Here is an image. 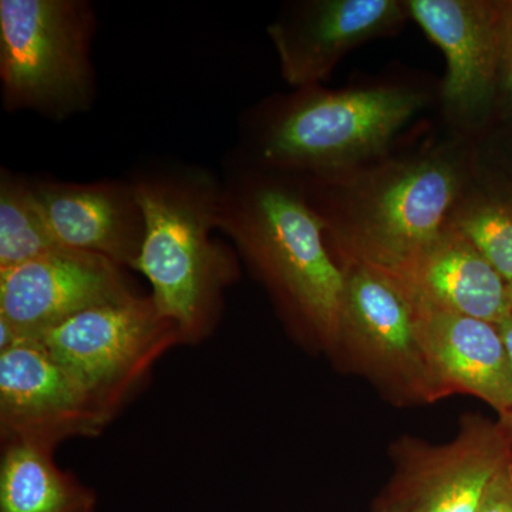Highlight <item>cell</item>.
<instances>
[{
  "mask_svg": "<svg viewBox=\"0 0 512 512\" xmlns=\"http://www.w3.org/2000/svg\"><path fill=\"white\" fill-rule=\"evenodd\" d=\"M477 512H512V457L491 478Z\"/></svg>",
  "mask_w": 512,
  "mask_h": 512,
  "instance_id": "19",
  "label": "cell"
},
{
  "mask_svg": "<svg viewBox=\"0 0 512 512\" xmlns=\"http://www.w3.org/2000/svg\"><path fill=\"white\" fill-rule=\"evenodd\" d=\"M501 79L505 89L512 93V2L505 3V39Z\"/></svg>",
  "mask_w": 512,
  "mask_h": 512,
  "instance_id": "20",
  "label": "cell"
},
{
  "mask_svg": "<svg viewBox=\"0 0 512 512\" xmlns=\"http://www.w3.org/2000/svg\"><path fill=\"white\" fill-rule=\"evenodd\" d=\"M96 10L87 0H0V92L8 113L64 121L92 109Z\"/></svg>",
  "mask_w": 512,
  "mask_h": 512,
  "instance_id": "5",
  "label": "cell"
},
{
  "mask_svg": "<svg viewBox=\"0 0 512 512\" xmlns=\"http://www.w3.org/2000/svg\"><path fill=\"white\" fill-rule=\"evenodd\" d=\"M373 512H407L399 501L394 500L389 494H384L383 498L377 501L375 511Z\"/></svg>",
  "mask_w": 512,
  "mask_h": 512,
  "instance_id": "22",
  "label": "cell"
},
{
  "mask_svg": "<svg viewBox=\"0 0 512 512\" xmlns=\"http://www.w3.org/2000/svg\"><path fill=\"white\" fill-rule=\"evenodd\" d=\"M37 339L111 421L143 389L158 360L181 345L150 293L79 313Z\"/></svg>",
  "mask_w": 512,
  "mask_h": 512,
  "instance_id": "6",
  "label": "cell"
},
{
  "mask_svg": "<svg viewBox=\"0 0 512 512\" xmlns=\"http://www.w3.org/2000/svg\"><path fill=\"white\" fill-rule=\"evenodd\" d=\"M57 248L62 247L50 231L32 178L0 168V271Z\"/></svg>",
  "mask_w": 512,
  "mask_h": 512,
  "instance_id": "17",
  "label": "cell"
},
{
  "mask_svg": "<svg viewBox=\"0 0 512 512\" xmlns=\"http://www.w3.org/2000/svg\"><path fill=\"white\" fill-rule=\"evenodd\" d=\"M298 180L338 264L396 278L446 231L471 177L466 151L444 147Z\"/></svg>",
  "mask_w": 512,
  "mask_h": 512,
  "instance_id": "2",
  "label": "cell"
},
{
  "mask_svg": "<svg viewBox=\"0 0 512 512\" xmlns=\"http://www.w3.org/2000/svg\"><path fill=\"white\" fill-rule=\"evenodd\" d=\"M394 279L413 299L440 311L494 325H500L512 312L508 284L503 276L450 225Z\"/></svg>",
  "mask_w": 512,
  "mask_h": 512,
  "instance_id": "15",
  "label": "cell"
},
{
  "mask_svg": "<svg viewBox=\"0 0 512 512\" xmlns=\"http://www.w3.org/2000/svg\"><path fill=\"white\" fill-rule=\"evenodd\" d=\"M451 228L474 245L512 284V200L473 190L471 181L450 218Z\"/></svg>",
  "mask_w": 512,
  "mask_h": 512,
  "instance_id": "18",
  "label": "cell"
},
{
  "mask_svg": "<svg viewBox=\"0 0 512 512\" xmlns=\"http://www.w3.org/2000/svg\"><path fill=\"white\" fill-rule=\"evenodd\" d=\"M53 448L2 444L0 512H96L97 495L57 466Z\"/></svg>",
  "mask_w": 512,
  "mask_h": 512,
  "instance_id": "16",
  "label": "cell"
},
{
  "mask_svg": "<svg viewBox=\"0 0 512 512\" xmlns=\"http://www.w3.org/2000/svg\"><path fill=\"white\" fill-rule=\"evenodd\" d=\"M220 180L218 231L231 239L293 335L338 355L345 274L298 178L234 151Z\"/></svg>",
  "mask_w": 512,
  "mask_h": 512,
  "instance_id": "1",
  "label": "cell"
},
{
  "mask_svg": "<svg viewBox=\"0 0 512 512\" xmlns=\"http://www.w3.org/2000/svg\"><path fill=\"white\" fill-rule=\"evenodd\" d=\"M505 3L488 0H409L410 18L446 56L441 101L451 121L470 126L490 107L501 79Z\"/></svg>",
  "mask_w": 512,
  "mask_h": 512,
  "instance_id": "11",
  "label": "cell"
},
{
  "mask_svg": "<svg viewBox=\"0 0 512 512\" xmlns=\"http://www.w3.org/2000/svg\"><path fill=\"white\" fill-rule=\"evenodd\" d=\"M30 178L59 247L104 256L136 271L146 220L130 178L93 183Z\"/></svg>",
  "mask_w": 512,
  "mask_h": 512,
  "instance_id": "13",
  "label": "cell"
},
{
  "mask_svg": "<svg viewBox=\"0 0 512 512\" xmlns=\"http://www.w3.org/2000/svg\"><path fill=\"white\" fill-rule=\"evenodd\" d=\"M413 299V298H412ZM417 333L446 396L470 394L504 419L512 410V362L498 325L413 299Z\"/></svg>",
  "mask_w": 512,
  "mask_h": 512,
  "instance_id": "14",
  "label": "cell"
},
{
  "mask_svg": "<svg viewBox=\"0 0 512 512\" xmlns=\"http://www.w3.org/2000/svg\"><path fill=\"white\" fill-rule=\"evenodd\" d=\"M410 18L397 0H305L268 26L281 74L295 89L320 86L353 49L393 35Z\"/></svg>",
  "mask_w": 512,
  "mask_h": 512,
  "instance_id": "12",
  "label": "cell"
},
{
  "mask_svg": "<svg viewBox=\"0 0 512 512\" xmlns=\"http://www.w3.org/2000/svg\"><path fill=\"white\" fill-rule=\"evenodd\" d=\"M508 293H510V302H511V308H512V284L508 285Z\"/></svg>",
  "mask_w": 512,
  "mask_h": 512,
  "instance_id": "23",
  "label": "cell"
},
{
  "mask_svg": "<svg viewBox=\"0 0 512 512\" xmlns=\"http://www.w3.org/2000/svg\"><path fill=\"white\" fill-rule=\"evenodd\" d=\"M128 178L146 220L136 271L181 345H198L217 329L225 292L241 275L237 251L212 237L220 177L200 165L160 164L137 168Z\"/></svg>",
  "mask_w": 512,
  "mask_h": 512,
  "instance_id": "3",
  "label": "cell"
},
{
  "mask_svg": "<svg viewBox=\"0 0 512 512\" xmlns=\"http://www.w3.org/2000/svg\"><path fill=\"white\" fill-rule=\"evenodd\" d=\"M111 423L92 394L37 338L0 350V440L56 450Z\"/></svg>",
  "mask_w": 512,
  "mask_h": 512,
  "instance_id": "8",
  "label": "cell"
},
{
  "mask_svg": "<svg viewBox=\"0 0 512 512\" xmlns=\"http://www.w3.org/2000/svg\"><path fill=\"white\" fill-rule=\"evenodd\" d=\"M127 271L104 256L57 248L0 271V320L18 339L39 338L79 313L141 293Z\"/></svg>",
  "mask_w": 512,
  "mask_h": 512,
  "instance_id": "10",
  "label": "cell"
},
{
  "mask_svg": "<svg viewBox=\"0 0 512 512\" xmlns=\"http://www.w3.org/2000/svg\"><path fill=\"white\" fill-rule=\"evenodd\" d=\"M498 328L501 330V335H503L505 345H507L508 352H510L512 362V312L498 325ZM497 423L500 424L505 436H507V439L512 444V410L504 419H498Z\"/></svg>",
  "mask_w": 512,
  "mask_h": 512,
  "instance_id": "21",
  "label": "cell"
},
{
  "mask_svg": "<svg viewBox=\"0 0 512 512\" xmlns=\"http://www.w3.org/2000/svg\"><path fill=\"white\" fill-rule=\"evenodd\" d=\"M426 103V93L407 86L296 89L245 114L235 153L291 177H333L386 157Z\"/></svg>",
  "mask_w": 512,
  "mask_h": 512,
  "instance_id": "4",
  "label": "cell"
},
{
  "mask_svg": "<svg viewBox=\"0 0 512 512\" xmlns=\"http://www.w3.org/2000/svg\"><path fill=\"white\" fill-rule=\"evenodd\" d=\"M393 456L396 474L386 493L407 512H477L491 478L512 457V444L497 421L466 414L450 443L406 437L394 444Z\"/></svg>",
  "mask_w": 512,
  "mask_h": 512,
  "instance_id": "9",
  "label": "cell"
},
{
  "mask_svg": "<svg viewBox=\"0 0 512 512\" xmlns=\"http://www.w3.org/2000/svg\"><path fill=\"white\" fill-rule=\"evenodd\" d=\"M345 274L338 355L348 357L397 404H430L446 393L420 345L412 296L393 276L359 264Z\"/></svg>",
  "mask_w": 512,
  "mask_h": 512,
  "instance_id": "7",
  "label": "cell"
}]
</instances>
